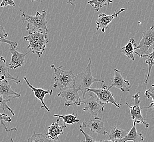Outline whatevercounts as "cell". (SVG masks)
<instances>
[{
  "label": "cell",
  "mask_w": 154,
  "mask_h": 142,
  "mask_svg": "<svg viewBox=\"0 0 154 142\" xmlns=\"http://www.w3.org/2000/svg\"><path fill=\"white\" fill-rule=\"evenodd\" d=\"M54 117H57L62 119L63 125H73L78 123L80 120L77 118V113H72L65 116H62L60 114H54Z\"/></svg>",
  "instance_id": "cell-21"
},
{
  "label": "cell",
  "mask_w": 154,
  "mask_h": 142,
  "mask_svg": "<svg viewBox=\"0 0 154 142\" xmlns=\"http://www.w3.org/2000/svg\"><path fill=\"white\" fill-rule=\"evenodd\" d=\"M47 13L42 11V13L36 12V15H30L24 12L21 13L20 17L23 20V24L25 21L27 23L26 30L28 31H34L47 35L48 29L47 21L46 19Z\"/></svg>",
  "instance_id": "cell-1"
},
{
  "label": "cell",
  "mask_w": 154,
  "mask_h": 142,
  "mask_svg": "<svg viewBox=\"0 0 154 142\" xmlns=\"http://www.w3.org/2000/svg\"><path fill=\"white\" fill-rule=\"evenodd\" d=\"M33 1H37V0H32Z\"/></svg>",
  "instance_id": "cell-33"
},
{
  "label": "cell",
  "mask_w": 154,
  "mask_h": 142,
  "mask_svg": "<svg viewBox=\"0 0 154 142\" xmlns=\"http://www.w3.org/2000/svg\"><path fill=\"white\" fill-rule=\"evenodd\" d=\"M126 9L124 8H122L119 11L116 12V9L113 14L111 15H107L105 13H101L99 14L98 16L97 19L96 21V30L98 31L101 30V32L102 33L105 32V31L107 30L108 27L114 19L118 17L119 15L122 13L124 12Z\"/></svg>",
  "instance_id": "cell-10"
},
{
  "label": "cell",
  "mask_w": 154,
  "mask_h": 142,
  "mask_svg": "<svg viewBox=\"0 0 154 142\" xmlns=\"http://www.w3.org/2000/svg\"><path fill=\"white\" fill-rule=\"evenodd\" d=\"M8 102L6 101L5 100L3 99V97L0 95V109L3 110V111L5 112L6 110H8L11 113L12 116H15V113L13 112V110L9 107L8 105H7V103Z\"/></svg>",
  "instance_id": "cell-27"
},
{
  "label": "cell",
  "mask_w": 154,
  "mask_h": 142,
  "mask_svg": "<svg viewBox=\"0 0 154 142\" xmlns=\"http://www.w3.org/2000/svg\"><path fill=\"white\" fill-rule=\"evenodd\" d=\"M74 0H68V4H71L72 5H74V3H73V1Z\"/></svg>",
  "instance_id": "cell-32"
},
{
  "label": "cell",
  "mask_w": 154,
  "mask_h": 142,
  "mask_svg": "<svg viewBox=\"0 0 154 142\" xmlns=\"http://www.w3.org/2000/svg\"><path fill=\"white\" fill-rule=\"evenodd\" d=\"M154 89H152L151 91L150 89H149V90H147L145 91V95L146 98L148 99L151 98V100H152L151 103L150 104V105L146 107V108L149 109V108H154Z\"/></svg>",
  "instance_id": "cell-28"
},
{
  "label": "cell",
  "mask_w": 154,
  "mask_h": 142,
  "mask_svg": "<svg viewBox=\"0 0 154 142\" xmlns=\"http://www.w3.org/2000/svg\"><path fill=\"white\" fill-rule=\"evenodd\" d=\"M117 142L116 140H108V139H107V140H101L100 141H98V142Z\"/></svg>",
  "instance_id": "cell-31"
},
{
  "label": "cell",
  "mask_w": 154,
  "mask_h": 142,
  "mask_svg": "<svg viewBox=\"0 0 154 142\" xmlns=\"http://www.w3.org/2000/svg\"><path fill=\"white\" fill-rule=\"evenodd\" d=\"M82 126L88 128L92 132L103 136H105L108 133L105 130L103 122L99 117H95L94 118L90 119L87 122H83Z\"/></svg>",
  "instance_id": "cell-12"
},
{
  "label": "cell",
  "mask_w": 154,
  "mask_h": 142,
  "mask_svg": "<svg viewBox=\"0 0 154 142\" xmlns=\"http://www.w3.org/2000/svg\"><path fill=\"white\" fill-rule=\"evenodd\" d=\"M9 51L12 54V57L8 66L9 69H15L24 65L25 57L30 53V51L27 53H21L17 51L15 48L11 46L9 48Z\"/></svg>",
  "instance_id": "cell-13"
},
{
  "label": "cell",
  "mask_w": 154,
  "mask_h": 142,
  "mask_svg": "<svg viewBox=\"0 0 154 142\" xmlns=\"http://www.w3.org/2000/svg\"><path fill=\"white\" fill-rule=\"evenodd\" d=\"M89 96H90V98L82 101V103L85 105L83 111L89 113L92 116L97 117L100 114L103 112L105 105L101 103L98 98L93 94H89Z\"/></svg>",
  "instance_id": "cell-9"
},
{
  "label": "cell",
  "mask_w": 154,
  "mask_h": 142,
  "mask_svg": "<svg viewBox=\"0 0 154 142\" xmlns=\"http://www.w3.org/2000/svg\"><path fill=\"white\" fill-rule=\"evenodd\" d=\"M27 142H53L46 134L33 132L32 135L27 139Z\"/></svg>",
  "instance_id": "cell-24"
},
{
  "label": "cell",
  "mask_w": 154,
  "mask_h": 142,
  "mask_svg": "<svg viewBox=\"0 0 154 142\" xmlns=\"http://www.w3.org/2000/svg\"><path fill=\"white\" fill-rule=\"evenodd\" d=\"M114 86L123 92H129L131 85L128 80H125L123 77V72L116 68L114 69V74L112 79V85L108 87V89Z\"/></svg>",
  "instance_id": "cell-11"
},
{
  "label": "cell",
  "mask_w": 154,
  "mask_h": 142,
  "mask_svg": "<svg viewBox=\"0 0 154 142\" xmlns=\"http://www.w3.org/2000/svg\"><path fill=\"white\" fill-rule=\"evenodd\" d=\"M132 98L134 99V104L131 106L127 102L125 104L129 108L130 111L131 118L137 124H143L146 128L149 127V124L146 121L142 114L141 108L140 107V96L139 92H137L136 94L133 96Z\"/></svg>",
  "instance_id": "cell-6"
},
{
  "label": "cell",
  "mask_w": 154,
  "mask_h": 142,
  "mask_svg": "<svg viewBox=\"0 0 154 142\" xmlns=\"http://www.w3.org/2000/svg\"><path fill=\"white\" fill-rule=\"evenodd\" d=\"M4 122H12V119L11 117H9V116L7 114H6L5 113H0V122H1V124L4 127L5 130H6L7 132H11V131H17V128L14 127L11 129H8L7 127H6V125L4 124Z\"/></svg>",
  "instance_id": "cell-26"
},
{
  "label": "cell",
  "mask_w": 154,
  "mask_h": 142,
  "mask_svg": "<svg viewBox=\"0 0 154 142\" xmlns=\"http://www.w3.org/2000/svg\"><path fill=\"white\" fill-rule=\"evenodd\" d=\"M154 48H152V51L151 53L149 54L147 56H146L145 58V61L146 63L148 66V75L146 77V79L144 82V83L147 84L148 82L149 78L150 77V72H151V68L154 65Z\"/></svg>",
  "instance_id": "cell-25"
},
{
  "label": "cell",
  "mask_w": 154,
  "mask_h": 142,
  "mask_svg": "<svg viewBox=\"0 0 154 142\" xmlns=\"http://www.w3.org/2000/svg\"><path fill=\"white\" fill-rule=\"evenodd\" d=\"M60 119L58 118L57 122L55 123H52L48 128V132L46 136L51 139L53 142H57L59 140V137L61 134H63V130L67 128L66 125H63L60 126Z\"/></svg>",
  "instance_id": "cell-16"
},
{
  "label": "cell",
  "mask_w": 154,
  "mask_h": 142,
  "mask_svg": "<svg viewBox=\"0 0 154 142\" xmlns=\"http://www.w3.org/2000/svg\"><path fill=\"white\" fill-rule=\"evenodd\" d=\"M128 130H125L120 127L113 126L110 128V133L108 139L116 141L123 139L128 134Z\"/></svg>",
  "instance_id": "cell-20"
},
{
  "label": "cell",
  "mask_w": 154,
  "mask_h": 142,
  "mask_svg": "<svg viewBox=\"0 0 154 142\" xmlns=\"http://www.w3.org/2000/svg\"><path fill=\"white\" fill-rule=\"evenodd\" d=\"M91 59L90 58L85 71L82 72L75 76L74 87L79 89L82 92L83 100L85 99V96L88 92V90L90 88V86H91L93 83L96 82H101L103 84L105 83L103 80L97 79L93 77L91 70Z\"/></svg>",
  "instance_id": "cell-2"
},
{
  "label": "cell",
  "mask_w": 154,
  "mask_h": 142,
  "mask_svg": "<svg viewBox=\"0 0 154 142\" xmlns=\"http://www.w3.org/2000/svg\"><path fill=\"white\" fill-rule=\"evenodd\" d=\"M137 45L135 39L134 37H131L128 43L122 48V53L124 55L127 56L128 59L134 61L135 60L134 53Z\"/></svg>",
  "instance_id": "cell-19"
},
{
  "label": "cell",
  "mask_w": 154,
  "mask_h": 142,
  "mask_svg": "<svg viewBox=\"0 0 154 142\" xmlns=\"http://www.w3.org/2000/svg\"><path fill=\"white\" fill-rule=\"evenodd\" d=\"M80 131L83 133L84 138H85V140H82V142H96L95 141V139L94 137L90 136L89 134L86 133V132H85L84 131L82 130V125L80 124Z\"/></svg>",
  "instance_id": "cell-29"
},
{
  "label": "cell",
  "mask_w": 154,
  "mask_h": 142,
  "mask_svg": "<svg viewBox=\"0 0 154 142\" xmlns=\"http://www.w3.org/2000/svg\"><path fill=\"white\" fill-rule=\"evenodd\" d=\"M13 80L16 84L20 83V80L18 78L13 77L9 73L8 66L6 63L5 59L3 56L0 57V81L3 80Z\"/></svg>",
  "instance_id": "cell-17"
},
{
  "label": "cell",
  "mask_w": 154,
  "mask_h": 142,
  "mask_svg": "<svg viewBox=\"0 0 154 142\" xmlns=\"http://www.w3.org/2000/svg\"><path fill=\"white\" fill-rule=\"evenodd\" d=\"M112 3V0H90L88 2V3L92 6L96 12H98L104 6L109 5L110 3Z\"/></svg>",
  "instance_id": "cell-22"
},
{
  "label": "cell",
  "mask_w": 154,
  "mask_h": 142,
  "mask_svg": "<svg viewBox=\"0 0 154 142\" xmlns=\"http://www.w3.org/2000/svg\"><path fill=\"white\" fill-rule=\"evenodd\" d=\"M15 7V3L14 0H2L0 3V7H5L6 6Z\"/></svg>",
  "instance_id": "cell-30"
},
{
  "label": "cell",
  "mask_w": 154,
  "mask_h": 142,
  "mask_svg": "<svg viewBox=\"0 0 154 142\" xmlns=\"http://www.w3.org/2000/svg\"><path fill=\"white\" fill-rule=\"evenodd\" d=\"M8 34L6 32L4 27L0 25V43H5L9 45L10 46L16 48L18 47V43L16 42L12 41L7 39Z\"/></svg>",
  "instance_id": "cell-23"
},
{
  "label": "cell",
  "mask_w": 154,
  "mask_h": 142,
  "mask_svg": "<svg viewBox=\"0 0 154 142\" xmlns=\"http://www.w3.org/2000/svg\"><path fill=\"white\" fill-rule=\"evenodd\" d=\"M79 90L75 88L63 90L58 94V96L62 98L66 106H80L82 100L79 94Z\"/></svg>",
  "instance_id": "cell-8"
},
{
  "label": "cell",
  "mask_w": 154,
  "mask_h": 142,
  "mask_svg": "<svg viewBox=\"0 0 154 142\" xmlns=\"http://www.w3.org/2000/svg\"><path fill=\"white\" fill-rule=\"evenodd\" d=\"M136 123L133 122V126L128 134L123 139L116 140L117 142H128L132 141L133 142H143L144 140V137L141 133H138L136 128Z\"/></svg>",
  "instance_id": "cell-18"
},
{
  "label": "cell",
  "mask_w": 154,
  "mask_h": 142,
  "mask_svg": "<svg viewBox=\"0 0 154 142\" xmlns=\"http://www.w3.org/2000/svg\"><path fill=\"white\" fill-rule=\"evenodd\" d=\"M154 27L152 26L149 30L143 32L142 38L135 48L134 54H137L140 59L144 58L150 53L149 51L150 47L154 48Z\"/></svg>",
  "instance_id": "cell-5"
},
{
  "label": "cell",
  "mask_w": 154,
  "mask_h": 142,
  "mask_svg": "<svg viewBox=\"0 0 154 142\" xmlns=\"http://www.w3.org/2000/svg\"><path fill=\"white\" fill-rule=\"evenodd\" d=\"M88 92H91L96 95L98 100L101 101V103L104 105L108 103L113 104L118 108H121V104H119L116 101L114 97V95L112 92L109 91L108 87L102 83V86L100 88H90L88 90Z\"/></svg>",
  "instance_id": "cell-7"
},
{
  "label": "cell",
  "mask_w": 154,
  "mask_h": 142,
  "mask_svg": "<svg viewBox=\"0 0 154 142\" xmlns=\"http://www.w3.org/2000/svg\"><path fill=\"white\" fill-rule=\"evenodd\" d=\"M0 95L7 102H10L11 99L20 97L21 94L14 91L10 86L8 81L3 80L0 81Z\"/></svg>",
  "instance_id": "cell-15"
},
{
  "label": "cell",
  "mask_w": 154,
  "mask_h": 142,
  "mask_svg": "<svg viewBox=\"0 0 154 142\" xmlns=\"http://www.w3.org/2000/svg\"><path fill=\"white\" fill-rule=\"evenodd\" d=\"M24 39L29 43L27 49H29L30 52L36 54L39 58L45 52L49 42L47 35L34 31H29V35L25 36Z\"/></svg>",
  "instance_id": "cell-4"
},
{
  "label": "cell",
  "mask_w": 154,
  "mask_h": 142,
  "mask_svg": "<svg viewBox=\"0 0 154 142\" xmlns=\"http://www.w3.org/2000/svg\"><path fill=\"white\" fill-rule=\"evenodd\" d=\"M63 67L62 66L56 67L54 64L51 66L50 67L53 69L54 71V83L53 87L61 90L75 88V76L71 70L65 71L62 69Z\"/></svg>",
  "instance_id": "cell-3"
},
{
  "label": "cell",
  "mask_w": 154,
  "mask_h": 142,
  "mask_svg": "<svg viewBox=\"0 0 154 142\" xmlns=\"http://www.w3.org/2000/svg\"><path fill=\"white\" fill-rule=\"evenodd\" d=\"M24 79L25 81V82L26 83L27 86H29L32 91L35 97L41 102V103H42L41 108H45L48 112H50L51 110L48 108L46 104H45V102H44V98H45V96L48 94H49L51 96L53 95V89L45 90V89L36 88L30 84V82L27 80L26 77H24Z\"/></svg>",
  "instance_id": "cell-14"
}]
</instances>
